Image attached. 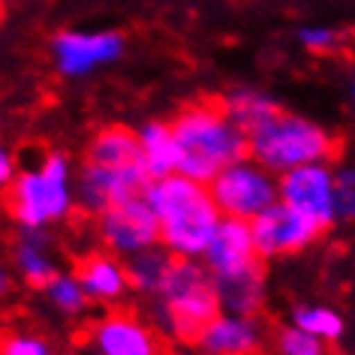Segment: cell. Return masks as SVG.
<instances>
[{
  "label": "cell",
  "mask_w": 355,
  "mask_h": 355,
  "mask_svg": "<svg viewBox=\"0 0 355 355\" xmlns=\"http://www.w3.org/2000/svg\"><path fill=\"white\" fill-rule=\"evenodd\" d=\"M148 199L159 223V244L168 253L178 259L205 256L211 238L223 220V211L217 208L208 184L178 172L150 184Z\"/></svg>",
  "instance_id": "6da1fadb"
},
{
  "label": "cell",
  "mask_w": 355,
  "mask_h": 355,
  "mask_svg": "<svg viewBox=\"0 0 355 355\" xmlns=\"http://www.w3.org/2000/svg\"><path fill=\"white\" fill-rule=\"evenodd\" d=\"M172 132L181 154L178 172L202 184H211L223 168L250 154L247 130L229 118L223 103H196L184 109L175 118Z\"/></svg>",
  "instance_id": "7a4b0ae2"
},
{
  "label": "cell",
  "mask_w": 355,
  "mask_h": 355,
  "mask_svg": "<svg viewBox=\"0 0 355 355\" xmlns=\"http://www.w3.org/2000/svg\"><path fill=\"white\" fill-rule=\"evenodd\" d=\"M220 310L223 304L211 271L193 259L175 256L163 286L154 292V319L159 331L178 343H196Z\"/></svg>",
  "instance_id": "3957f363"
},
{
  "label": "cell",
  "mask_w": 355,
  "mask_h": 355,
  "mask_svg": "<svg viewBox=\"0 0 355 355\" xmlns=\"http://www.w3.org/2000/svg\"><path fill=\"white\" fill-rule=\"evenodd\" d=\"M247 139H250V157L256 163L280 175L292 172L298 166L334 163L343 150L340 136L283 109L268 114L262 123H256L247 132Z\"/></svg>",
  "instance_id": "277c9868"
},
{
  "label": "cell",
  "mask_w": 355,
  "mask_h": 355,
  "mask_svg": "<svg viewBox=\"0 0 355 355\" xmlns=\"http://www.w3.org/2000/svg\"><path fill=\"white\" fill-rule=\"evenodd\" d=\"M69 159L49 150L37 168L21 172L6 190V208L24 229H46L73 211Z\"/></svg>",
  "instance_id": "5b68a950"
},
{
  "label": "cell",
  "mask_w": 355,
  "mask_h": 355,
  "mask_svg": "<svg viewBox=\"0 0 355 355\" xmlns=\"http://www.w3.org/2000/svg\"><path fill=\"white\" fill-rule=\"evenodd\" d=\"M208 187L217 208L223 211V217H238V220H253L256 214H262L265 208L280 199V187L274 181V175L256 159L232 163Z\"/></svg>",
  "instance_id": "8992f818"
},
{
  "label": "cell",
  "mask_w": 355,
  "mask_h": 355,
  "mask_svg": "<svg viewBox=\"0 0 355 355\" xmlns=\"http://www.w3.org/2000/svg\"><path fill=\"white\" fill-rule=\"evenodd\" d=\"M96 229L109 253L118 256H136L159 244V223L148 193H136L105 208L96 217Z\"/></svg>",
  "instance_id": "52a82bcc"
},
{
  "label": "cell",
  "mask_w": 355,
  "mask_h": 355,
  "mask_svg": "<svg viewBox=\"0 0 355 355\" xmlns=\"http://www.w3.org/2000/svg\"><path fill=\"white\" fill-rule=\"evenodd\" d=\"M250 229H253V238H256L262 259L301 253L325 232L316 220H310L307 214H301V211H295L280 199L265 208L262 214H256L250 220Z\"/></svg>",
  "instance_id": "ba28073f"
},
{
  "label": "cell",
  "mask_w": 355,
  "mask_h": 355,
  "mask_svg": "<svg viewBox=\"0 0 355 355\" xmlns=\"http://www.w3.org/2000/svg\"><path fill=\"white\" fill-rule=\"evenodd\" d=\"M280 202H286L310 220H316L322 229H328L337 217V202H334V172L328 163L313 166H298L292 172H283L280 181Z\"/></svg>",
  "instance_id": "9c48e42d"
},
{
  "label": "cell",
  "mask_w": 355,
  "mask_h": 355,
  "mask_svg": "<svg viewBox=\"0 0 355 355\" xmlns=\"http://www.w3.org/2000/svg\"><path fill=\"white\" fill-rule=\"evenodd\" d=\"M205 268L214 280H229L238 274H250L262 268V253L256 247L250 220L223 217L205 250Z\"/></svg>",
  "instance_id": "30bf717a"
},
{
  "label": "cell",
  "mask_w": 355,
  "mask_h": 355,
  "mask_svg": "<svg viewBox=\"0 0 355 355\" xmlns=\"http://www.w3.org/2000/svg\"><path fill=\"white\" fill-rule=\"evenodd\" d=\"M85 163H94L105 168V172H114L139 190H148L154 184L148 175L145 157H141L139 132H132L127 127H105L96 132L91 139V145H87Z\"/></svg>",
  "instance_id": "8fae6325"
},
{
  "label": "cell",
  "mask_w": 355,
  "mask_h": 355,
  "mask_svg": "<svg viewBox=\"0 0 355 355\" xmlns=\"http://www.w3.org/2000/svg\"><path fill=\"white\" fill-rule=\"evenodd\" d=\"M123 51L121 33H82V31H64L51 40V55L64 76L78 78L94 73L96 67H105L118 60Z\"/></svg>",
  "instance_id": "7c38bea8"
},
{
  "label": "cell",
  "mask_w": 355,
  "mask_h": 355,
  "mask_svg": "<svg viewBox=\"0 0 355 355\" xmlns=\"http://www.w3.org/2000/svg\"><path fill=\"white\" fill-rule=\"evenodd\" d=\"M91 343L100 355H159L157 331L132 313H109L91 328Z\"/></svg>",
  "instance_id": "4fadbf2b"
},
{
  "label": "cell",
  "mask_w": 355,
  "mask_h": 355,
  "mask_svg": "<svg viewBox=\"0 0 355 355\" xmlns=\"http://www.w3.org/2000/svg\"><path fill=\"white\" fill-rule=\"evenodd\" d=\"M199 349L205 355H259L262 328L253 316L220 313L205 331L199 334Z\"/></svg>",
  "instance_id": "5bb4252c"
},
{
  "label": "cell",
  "mask_w": 355,
  "mask_h": 355,
  "mask_svg": "<svg viewBox=\"0 0 355 355\" xmlns=\"http://www.w3.org/2000/svg\"><path fill=\"white\" fill-rule=\"evenodd\" d=\"M76 277L85 286L91 301H118L130 289L127 265H121L112 253H87L76 265Z\"/></svg>",
  "instance_id": "9a60e30c"
},
{
  "label": "cell",
  "mask_w": 355,
  "mask_h": 355,
  "mask_svg": "<svg viewBox=\"0 0 355 355\" xmlns=\"http://www.w3.org/2000/svg\"><path fill=\"white\" fill-rule=\"evenodd\" d=\"M139 145H141V157H145L150 181L178 175L181 154H178V141H175V132L168 123H159V121L145 123V127L139 130Z\"/></svg>",
  "instance_id": "2e32d148"
},
{
  "label": "cell",
  "mask_w": 355,
  "mask_h": 355,
  "mask_svg": "<svg viewBox=\"0 0 355 355\" xmlns=\"http://www.w3.org/2000/svg\"><path fill=\"white\" fill-rule=\"evenodd\" d=\"M15 265H19L21 277L31 286H49L58 277L55 253H51V244L42 235V229H28L19 238V244H15Z\"/></svg>",
  "instance_id": "e0dca14e"
},
{
  "label": "cell",
  "mask_w": 355,
  "mask_h": 355,
  "mask_svg": "<svg viewBox=\"0 0 355 355\" xmlns=\"http://www.w3.org/2000/svg\"><path fill=\"white\" fill-rule=\"evenodd\" d=\"M220 292V304L229 313H241V316H256L265 301V268L250 271V274H238L229 280H214Z\"/></svg>",
  "instance_id": "ac0fdd59"
},
{
  "label": "cell",
  "mask_w": 355,
  "mask_h": 355,
  "mask_svg": "<svg viewBox=\"0 0 355 355\" xmlns=\"http://www.w3.org/2000/svg\"><path fill=\"white\" fill-rule=\"evenodd\" d=\"M175 256L168 250H159V247H150V250H141L136 256H130L127 262V274H130V286H136L141 292H154L163 286L168 268H172Z\"/></svg>",
  "instance_id": "d6986e66"
},
{
  "label": "cell",
  "mask_w": 355,
  "mask_h": 355,
  "mask_svg": "<svg viewBox=\"0 0 355 355\" xmlns=\"http://www.w3.org/2000/svg\"><path fill=\"white\" fill-rule=\"evenodd\" d=\"M223 109H226V114L232 118L238 127L241 130H247L250 132L256 123H262L268 114H274L280 109L277 103L271 100V96H265V94H259V91H250V87H238V91H232L223 100Z\"/></svg>",
  "instance_id": "ffe728a7"
},
{
  "label": "cell",
  "mask_w": 355,
  "mask_h": 355,
  "mask_svg": "<svg viewBox=\"0 0 355 355\" xmlns=\"http://www.w3.org/2000/svg\"><path fill=\"white\" fill-rule=\"evenodd\" d=\"M292 325L304 328V331L322 337V340H337L343 334V319L334 313L331 307H322V304H313V307H298L292 313Z\"/></svg>",
  "instance_id": "44dd1931"
},
{
  "label": "cell",
  "mask_w": 355,
  "mask_h": 355,
  "mask_svg": "<svg viewBox=\"0 0 355 355\" xmlns=\"http://www.w3.org/2000/svg\"><path fill=\"white\" fill-rule=\"evenodd\" d=\"M46 292H49V301L60 310V313H82L85 304L91 301L76 274H58V277L46 286Z\"/></svg>",
  "instance_id": "7402d4cb"
},
{
  "label": "cell",
  "mask_w": 355,
  "mask_h": 355,
  "mask_svg": "<svg viewBox=\"0 0 355 355\" xmlns=\"http://www.w3.org/2000/svg\"><path fill=\"white\" fill-rule=\"evenodd\" d=\"M274 346H277V355H328L322 337L310 334V331H304V328H298V325L280 328Z\"/></svg>",
  "instance_id": "603a6c76"
},
{
  "label": "cell",
  "mask_w": 355,
  "mask_h": 355,
  "mask_svg": "<svg viewBox=\"0 0 355 355\" xmlns=\"http://www.w3.org/2000/svg\"><path fill=\"white\" fill-rule=\"evenodd\" d=\"M298 37L301 46L307 51H316V55H334L337 49H343V37L331 28H304Z\"/></svg>",
  "instance_id": "cb8c5ba5"
},
{
  "label": "cell",
  "mask_w": 355,
  "mask_h": 355,
  "mask_svg": "<svg viewBox=\"0 0 355 355\" xmlns=\"http://www.w3.org/2000/svg\"><path fill=\"white\" fill-rule=\"evenodd\" d=\"M0 355H51V349L33 334H6L0 340Z\"/></svg>",
  "instance_id": "d4e9b609"
},
{
  "label": "cell",
  "mask_w": 355,
  "mask_h": 355,
  "mask_svg": "<svg viewBox=\"0 0 355 355\" xmlns=\"http://www.w3.org/2000/svg\"><path fill=\"white\" fill-rule=\"evenodd\" d=\"M334 202L337 217H355V168L334 175Z\"/></svg>",
  "instance_id": "484cf974"
},
{
  "label": "cell",
  "mask_w": 355,
  "mask_h": 355,
  "mask_svg": "<svg viewBox=\"0 0 355 355\" xmlns=\"http://www.w3.org/2000/svg\"><path fill=\"white\" fill-rule=\"evenodd\" d=\"M15 181V163L10 157V150L0 145V190H6Z\"/></svg>",
  "instance_id": "4316f807"
},
{
  "label": "cell",
  "mask_w": 355,
  "mask_h": 355,
  "mask_svg": "<svg viewBox=\"0 0 355 355\" xmlns=\"http://www.w3.org/2000/svg\"><path fill=\"white\" fill-rule=\"evenodd\" d=\"M10 289H12V277H10V271H6L3 265H0V298H3Z\"/></svg>",
  "instance_id": "83f0119b"
},
{
  "label": "cell",
  "mask_w": 355,
  "mask_h": 355,
  "mask_svg": "<svg viewBox=\"0 0 355 355\" xmlns=\"http://www.w3.org/2000/svg\"><path fill=\"white\" fill-rule=\"evenodd\" d=\"M178 355H196V352H178Z\"/></svg>",
  "instance_id": "f1b7e54d"
},
{
  "label": "cell",
  "mask_w": 355,
  "mask_h": 355,
  "mask_svg": "<svg viewBox=\"0 0 355 355\" xmlns=\"http://www.w3.org/2000/svg\"><path fill=\"white\" fill-rule=\"evenodd\" d=\"M352 96H355V85H352Z\"/></svg>",
  "instance_id": "f546056e"
}]
</instances>
